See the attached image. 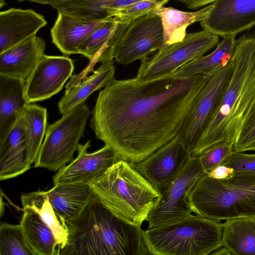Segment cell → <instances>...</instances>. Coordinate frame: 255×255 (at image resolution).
Returning <instances> with one entry per match:
<instances>
[{
	"label": "cell",
	"instance_id": "cell-1",
	"mask_svg": "<svg viewBox=\"0 0 255 255\" xmlns=\"http://www.w3.org/2000/svg\"><path fill=\"white\" fill-rule=\"evenodd\" d=\"M210 77L114 78L99 93L90 126L120 160L140 162L177 136Z\"/></svg>",
	"mask_w": 255,
	"mask_h": 255
},
{
	"label": "cell",
	"instance_id": "cell-2",
	"mask_svg": "<svg viewBox=\"0 0 255 255\" xmlns=\"http://www.w3.org/2000/svg\"><path fill=\"white\" fill-rule=\"evenodd\" d=\"M67 243L55 255H150L141 226L122 219L94 194L82 214L66 224Z\"/></svg>",
	"mask_w": 255,
	"mask_h": 255
},
{
	"label": "cell",
	"instance_id": "cell-3",
	"mask_svg": "<svg viewBox=\"0 0 255 255\" xmlns=\"http://www.w3.org/2000/svg\"><path fill=\"white\" fill-rule=\"evenodd\" d=\"M232 74L209 123L195 147L198 155L219 142L235 143L242 127L255 106V34L237 40L231 60Z\"/></svg>",
	"mask_w": 255,
	"mask_h": 255
},
{
	"label": "cell",
	"instance_id": "cell-4",
	"mask_svg": "<svg viewBox=\"0 0 255 255\" xmlns=\"http://www.w3.org/2000/svg\"><path fill=\"white\" fill-rule=\"evenodd\" d=\"M94 194L125 220L141 226L159 202L158 192L133 164L119 160L90 184Z\"/></svg>",
	"mask_w": 255,
	"mask_h": 255
},
{
	"label": "cell",
	"instance_id": "cell-5",
	"mask_svg": "<svg viewBox=\"0 0 255 255\" xmlns=\"http://www.w3.org/2000/svg\"><path fill=\"white\" fill-rule=\"evenodd\" d=\"M192 212L217 221L255 217V172H235L223 180L201 176L188 197Z\"/></svg>",
	"mask_w": 255,
	"mask_h": 255
},
{
	"label": "cell",
	"instance_id": "cell-6",
	"mask_svg": "<svg viewBox=\"0 0 255 255\" xmlns=\"http://www.w3.org/2000/svg\"><path fill=\"white\" fill-rule=\"evenodd\" d=\"M223 223L199 215L144 231L150 255H210L223 247Z\"/></svg>",
	"mask_w": 255,
	"mask_h": 255
},
{
	"label": "cell",
	"instance_id": "cell-7",
	"mask_svg": "<svg viewBox=\"0 0 255 255\" xmlns=\"http://www.w3.org/2000/svg\"><path fill=\"white\" fill-rule=\"evenodd\" d=\"M163 41L162 21L156 14H148L131 21H117L116 29L99 62L115 59L127 66L149 57L163 47Z\"/></svg>",
	"mask_w": 255,
	"mask_h": 255
},
{
	"label": "cell",
	"instance_id": "cell-8",
	"mask_svg": "<svg viewBox=\"0 0 255 255\" xmlns=\"http://www.w3.org/2000/svg\"><path fill=\"white\" fill-rule=\"evenodd\" d=\"M90 115L89 108L84 103L49 125L34 167L57 171L71 162Z\"/></svg>",
	"mask_w": 255,
	"mask_h": 255
},
{
	"label": "cell",
	"instance_id": "cell-9",
	"mask_svg": "<svg viewBox=\"0 0 255 255\" xmlns=\"http://www.w3.org/2000/svg\"><path fill=\"white\" fill-rule=\"evenodd\" d=\"M219 36L202 31L187 34L181 41L166 45L141 60L135 79L147 82L170 76L219 43Z\"/></svg>",
	"mask_w": 255,
	"mask_h": 255
},
{
	"label": "cell",
	"instance_id": "cell-10",
	"mask_svg": "<svg viewBox=\"0 0 255 255\" xmlns=\"http://www.w3.org/2000/svg\"><path fill=\"white\" fill-rule=\"evenodd\" d=\"M199 155L191 156L167 189L147 219L148 229L166 226L192 215L188 197L200 178L205 174Z\"/></svg>",
	"mask_w": 255,
	"mask_h": 255
},
{
	"label": "cell",
	"instance_id": "cell-11",
	"mask_svg": "<svg viewBox=\"0 0 255 255\" xmlns=\"http://www.w3.org/2000/svg\"><path fill=\"white\" fill-rule=\"evenodd\" d=\"M232 71L231 61L212 75L184 118L177 135L190 151L207 128L228 85Z\"/></svg>",
	"mask_w": 255,
	"mask_h": 255
},
{
	"label": "cell",
	"instance_id": "cell-12",
	"mask_svg": "<svg viewBox=\"0 0 255 255\" xmlns=\"http://www.w3.org/2000/svg\"><path fill=\"white\" fill-rule=\"evenodd\" d=\"M191 157V151L177 135L146 158L133 164L140 174L161 194Z\"/></svg>",
	"mask_w": 255,
	"mask_h": 255
},
{
	"label": "cell",
	"instance_id": "cell-13",
	"mask_svg": "<svg viewBox=\"0 0 255 255\" xmlns=\"http://www.w3.org/2000/svg\"><path fill=\"white\" fill-rule=\"evenodd\" d=\"M73 61L67 56L44 55L25 81L29 104L50 98L58 93L74 70Z\"/></svg>",
	"mask_w": 255,
	"mask_h": 255
},
{
	"label": "cell",
	"instance_id": "cell-14",
	"mask_svg": "<svg viewBox=\"0 0 255 255\" xmlns=\"http://www.w3.org/2000/svg\"><path fill=\"white\" fill-rule=\"evenodd\" d=\"M203 30L218 36L235 35L255 26V0H215Z\"/></svg>",
	"mask_w": 255,
	"mask_h": 255
},
{
	"label": "cell",
	"instance_id": "cell-15",
	"mask_svg": "<svg viewBox=\"0 0 255 255\" xmlns=\"http://www.w3.org/2000/svg\"><path fill=\"white\" fill-rule=\"evenodd\" d=\"M90 146V140L80 144L77 157L53 177L54 185L89 184L120 160L116 152L108 145H105L98 150L89 153L88 149Z\"/></svg>",
	"mask_w": 255,
	"mask_h": 255
},
{
	"label": "cell",
	"instance_id": "cell-16",
	"mask_svg": "<svg viewBox=\"0 0 255 255\" xmlns=\"http://www.w3.org/2000/svg\"><path fill=\"white\" fill-rule=\"evenodd\" d=\"M47 24L32 9L11 8L0 12V54L35 35Z\"/></svg>",
	"mask_w": 255,
	"mask_h": 255
},
{
	"label": "cell",
	"instance_id": "cell-17",
	"mask_svg": "<svg viewBox=\"0 0 255 255\" xmlns=\"http://www.w3.org/2000/svg\"><path fill=\"white\" fill-rule=\"evenodd\" d=\"M45 41L34 35L0 54V74L26 81L44 55Z\"/></svg>",
	"mask_w": 255,
	"mask_h": 255
},
{
	"label": "cell",
	"instance_id": "cell-18",
	"mask_svg": "<svg viewBox=\"0 0 255 255\" xmlns=\"http://www.w3.org/2000/svg\"><path fill=\"white\" fill-rule=\"evenodd\" d=\"M139 0H29L49 4L58 12L86 21H97L116 16L119 10Z\"/></svg>",
	"mask_w": 255,
	"mask_h": 255
},
{
	"label": "cell",
	"instance_id": "cell-19",
	"mask_svg": "<svg viewBox=\"0 0 255 255\" xmlns=\"http://www.w3.org/2000/svg\"><path fill=\"white\" fill-rule=\"evenodd\" d=\"M29 104L25 81L0 74V143L22 117Z\"/></svg>",
	"mask_w": 255,
	"mask_h": 255
},
{
	"label": "cell",
	"instance_id": "cell-20",
	"mask_svg": "<svg viewBox=\"0 0 255 255\" xmlns=\"http://www.w3.org/2000/svg\"><path fill=\"white\" fill-rule=\"evenodd\" d=\"M108 19L86 21L58 12L51 29L52 42L64 54H78L80 47Z\"/></svg>",
	"mask_w": 255,
	"mask_h": 255
},
{
	"label": "cell",
	"instance_id": "cell-21",
	"mask_svg": "<svg viewBox=\"0 0 255 255\" xmlns=\"http://www.w3.org/2000/svg\"><path fill=\"white\" fill-rule=\"evenodd\" d=\"M45 192L55 212L66 224L82 214L94 195L90 185L83 183L55 184Z\"/></svg>",
	"mask_w": 255,
	"mask_h": 255
},
{
	"label": "cell",
	"instance_id": "cell-22",
	"mask_svg": "<svg viewBox=\"0 0 255 255\" xmlns=\"http://www.w3.org/2000/svg\"><path fill=\"white\" fill-rule=\"evenodd\" d=\"M31 167L26 148L22 117L0 143V180L16 177Z\"/></svg>",
	"mask_w": 255,
	"mask_h": 255
},
{
	"label": "cell",
	"instance_id": "cell-23",
	"mask_svg": "<svg viewBox=\"0 0 255 255\" xmlns=\"http://www.w3.org/2000/svg\"><path fill=\"white\" fill-rule=\"evenodd\" d=\"M114 61L102 63L92 74L84 78L79 83L65 91L58 103L60 113L65 115L85 103L95 91L106 87L115 78Z\"/></svg>",
	"mask_w": 255,
	"mask_h": 255
},
{
	"label": "cell",
	"instance_id": "cell-24",
	"mask_svg": "<svg viewBox=\"0 0 255 255\" xmlns=\"http://www.w3.org/2000/svg\"><path fill=\"white\" fill-rule=\"evenodd\" d=\"M235 37V35L224 36L213 52L194 59L177 70L173 76L179 78L197 75L211 77L231 62L237 44Z\"/></svg>",
	"mask_w": 255,
	"mask_h": 255
},
{
	"label": "cell",
	"instance_id": "cell-25",
	"mask_svg": "<svg viewBox=\"0 0 255 255\" xmlns=\"http://www.w3.org/2000/svg\"><path fill=\"white\" fill-rule=\"evenodd\" d=\"M212 7V3L196 12H186L163 5L152 10L150 13L157 15L162 21L163 47L182 41L187 35L188 26L207 18Z\"/></svg>",
	"mask_w": 255,
	"mask_h": 255
},
{
	"label": "cell",
	"instance_id": "cell-26",
	"mask_svg": "<svg viewBox=\"0 0 255 255\" xmlns=\"http://www.w3.org/2000/svg\"><path fill=\"white\" fill-rule=\"evenodd\" d=\"M22 210L19 225L28 245L38 255H55L58 244L51 229L33 210Z\"/></svg>",
	"mask_w": 255,
	"mask_h": 255
},
{
	"label": "cell",
	"instance_id": "cell-27",
	"mask_svg": "<svg viewBox=\"0 0 255 255\" xmlns=\"http://www.w3.org/2000/svg\"><path fill=\"white\" fill-rule=\"evenodd\" d=\"M222 244L234 255H255V217L226 220Z\"/></svg>",
	"mask_w": 255,
	"mask_h": 255
},
{
	"label": "cell",
	"instance_id": "cell-28",
	"mask_svg": "<svg viewBox=\"0 0 255 255\" xmlns=\"http://www.w3.org/2000/svg\"><path fill=\"white\" fill-rule=\"evenodd\" d=\"M20 200L22 208H28L34 211L51 229L58 247H64L68 236L66 223L55 212L45 191L23 193L21 195Z\"/></svg>",
	"mask_w": 255,
	"mask_h": 255
},
{
	"label": "cell",
	"instance_id": "cell-29",
	"mask_svg": "<svg viewBox=\"0 0 255 255\" xmlns=\"http://www.w3.org/2000/svg\"><path fill=\"white\" fill-rule=\"evenodd\" d=\"M27 153L29 164L34 163L43 143L47 128L46 108L29 104L22 116Z\"/></svg>",
	"mask_w": 255,
	"mask_h": 255
},
{
	"label": "cell",
	"instance_id": "cell-30",
	"mask_svg": "<svg viewBox=\"0 0 255 255\" xmlns=\"http://www.w3.org/2000/svg\"><path fill=\"white\" fill-rule=\"evenodd\" d=\"M0 255H38L28 245L19 225L1 222Z\"/></svg>",
	"mask_w": 255,
	"mask_h": 255
},
{
	"label": "cell",
	"instance_id": "cell-31",
	"mask_svg": "<svg viewBox=\"0 0 255 255\" xmlns=\"http://www.w3.org/2000/svg\"><path fill=\"white\" fill-rule=\"evenodd\" d=\"M233 143L219 142L208 147L199 155L202 167L206 174L222 165L234 151Z\"/></svg>",
	"mask_w": 255,
	"mask_h": 255
},
{
	"label": "cell",
	"instance_id": "cell-32",
	"mask_svg": "<svg viewBox=\"0 0 255 255\" xmlns=\"http://www.w3.org/2000/svg\"><path fill=\"white\" fill-rule=\"evenodd\" d=\"M168 0H139L119 10L114 17L118 21L128 22L149 14L156 8L167 3Z\"/></svg>",
	"mask_w": 255,
	"mask_h": 255
},
{
	"label": "cell",
	"instance_id": "cell-33",
	"mask_svg": "<svg viewBox=\"0 0 255 255\" xmlns=\"http://www.w3.org/2000/svg\"><path fill=\"white\" fill-rule=\"evenodd\" d=\"M233 149L237 152L255 151V106L245 121Z\"/></svg>",
	"mask_w": 255,
	"mask_h": 255
},
{
	"label": "cell",
	"instance_id": "cell-34",
	"mask_svg": "<svg viewBox=\"0 0 255 255\" xmlns=\"http://www.w3.org/2000/svg\"><path fill=\"white\" fill-rule=\"evenodd\" d=\"M222 165L233 168L235 172H255V153L234 151Z\"/></svg>",
	"mask_w": 255,
	"mask_h": 255
},
{
	"label": "cell",
	"instance_id": "cell-35",
	"mask_svg": "<svg viewBox=\"0 0 255 255\" xmlns=\"http://www.w3.org/2000/svg\"><path fill=\"white\" fill-rule=\"evenodd\" d=\"M235 171L232 168L224 165H220L208 173L207 175L211 178L217 180H223L232 176Z\"/></svg>",
	"mask_w": 255,
	"mask_h": 255
},
{
	"label": "cell",
	"instance_id": "cell-36",
	"mask_svg": "<svg viewBox=\"0 0 255 255\" xmlns=\"http://www.w3.org/2000/svg\"><path fill=\"white\" fill-rule=\"evenodd\" d=\"M215 0H179L189 9H196L207 4H211Z\"/></svg>",
	"mask_w": 255,
	"mask_h": 255
},
{
	"label": "cell",
	"instance_id": "cell-37",
	"mask_svg": "<svg viewBox=\"0 0 255 255\" xmlns=\"http://www.w3.org/2000/svg\"><path fill=\"white\" fill-rule=\"evenodd\" d=\"M210 255H234L227 248L222 247L220 249L214 252Z\"/></svg>",
	"mask_w": 255,
	"mask_h": 255
},
{
	"label": "cell",
	"instance_id": "cell-38",
	"mask_svg": "<svg viewBox=\"0 0 255 255\" xmlns=\"http://www.w3.org/2000/svg\"><path fill=\"white\" fill-rule=\"evenodd\" d=\"M5 2L4 0H0V7H1L3 5H5Z\"/></svg>",
	"mask_w": 255,
	"mask_h": 255
}]
</instances>
